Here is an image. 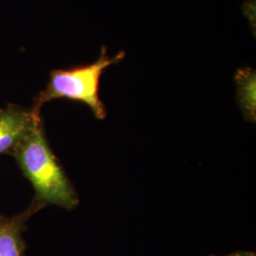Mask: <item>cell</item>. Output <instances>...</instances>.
Returning a JSON list of instances; mask_svg holds the SVG:
<instances>
[{
	"label": "cell",
	"mask_w": 256,
	"mask_h": 256,
	"mask_svg": "<svg viewBox=\"0 0 256 256\" xmlns=\"http://www.w3.org/2000/svg\"><path fill=\"white\" fill-rule=\"evenodd\" d=\"M256 256V254H254V252H234V254H229V256Z\"/></svg>",
	"instance_id": "cell-6"
},
{
	"label": "cell",
	"mask_w": 256,
	"mask_h": 256,
	"mask_svg": "<svg viewBox=\"0 0 256 256\" xmlns=\"http://www.w3.org/2000/svg\"><path fill=\"white\" fill-rule=\"evenodd\" d=\"M238 101L246 119L256 120V72L252 68L239 70L236 75Z\"/></svg>",
	"instance_id": "cell-5"
},
{
	"label": "cell",
	"mask_w": 256,
	"mask_h": 256,
	"mask_svg": "<svg viewBox=\"0 0 256 256\" xmlns=\"http://www.w3.org/2000/svg\"><path fill=\"white\" fill-rule=\"evenodd\" d=\"M41 209L42 207L32 200L27 210L18 216H0V256H25L23 232L28 218Z\"/></svg>",
	"instance_id": "cell-4"
},
{
	"label": "cell",
	"mask_w": 256,
	"mask_h": 256,
	"mask_svg": "<svg viewBox=\"0 0 256 256\" xmlns=\"http://www.w3.org/2000/svg\"><path fill=\"white\" fill-rule=\"evenodd\" d=\"M124 56V52H120L110 58L106 48L102 46L101 54L92 64L52 70L46 88L36 97L34 106L41 110L46 102L66 99L86 104L97 119H104L106 110L99 96L102 75L110 66L119 63Z\"/></svg>",
	"instance_id": "cell-2"
},
{
	"label": "cell",
	"mask_w": 256,
	"mask_h": 256,
	"mask_svg": "<svg viewBox=\"0 0 256 256\" xmlns=\"http://www.w3.org/2000/svg\"><path fill=\"white\" fill-rule=\"evenodd\" d=\"M12 155L32 184L36 191L34 202L42 208L56 205L66 210L78 206V194L48 144L42 118L22 138Z\"/></svg>",
	"instance_id": "cell-1"
},
{
	"label": "cell",
	"mask_w": 256,
	"mask_h": 256,
	"mask_svg": "<svg viewBox=\"0 0 256 256\" xmlns=\"http://www.w3.org/2000/svg\"><path fill=\"white\" fill-rule=\"evenodd\" d=\"M40 110L34 106L27 108L12 104L4 110L0 108V155H12L22 138L41 118Z\"/></svg>",
	"instance_id": "cell-3"
}]
</instances>
